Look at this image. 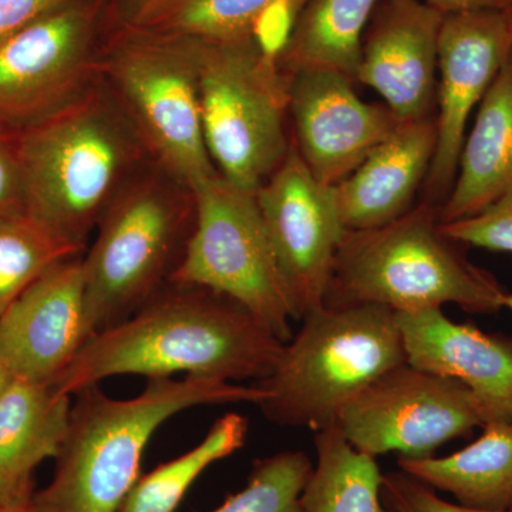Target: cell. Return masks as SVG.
Instances as JSON below:
<instances>
[{
    "label": "cell",
    "instance_id": "16",
    "mask_svg": "<svg viewBox=\"0 0 512 512\" xmlns=\"http://www.w3.org/2000/svg\"><path fill=\"white\" fill-rule=\"evenodd\" d=\"M443 16L423 0H379L367 26L356 82L379 93L402 123L436 116Z\"/></svg>",
    "mask_w": 512,
    "mask_h": 512
},
{
    "label": "cell",
    "instance_id": "2",
    "mask_svg": "<svg viewBox=\"0 0 512 512\" xmlns=\"http://www.w3.org/2000/svg\"><path fill=\"white\" fill-rule=\"evenodd\" d=\"M74 396L55 474L33 495L36 512H119L140 478L151 437L165 421L197 406H258L266 392L256 383L184 376L147 379L131 399H113L99 384Z\"/></svg>",
    "mask_w": 512,
    "mask_h": 512
},
{
    "label": "cell",
    "instance_id": "12",
    "mask_svg": "<svg viewBox=\"0 0 512 512\" xmlns=\"http://www.w3.org/2000/svg\"><path fill=\"white\" fill-rule=\"evenodd\" d=\"M276 259L301 319L325 305L336 256L348 229L335 185L320 183L295 146L255 192Z\"/></svg>",
    "mask_w": 512,
    "mask_h": 512
},
{
    "label": "cell",
    "instance_id": "28",
    "mask_svg": "<svg viewBox=\"0 0 512 512\" xmlns=\"http://www.w3.org/2000/svg\"><path fill=\"white\" fill-rule=\"evenodd\" d=\"M441 231L466 247L512 254V188L477 215L441 224Z\"/></svg>",
    "mask_w": 512,
    "mask_h": 512
},
{
    "label": "cell",
    "instance_id": "25",
    "mask_svg": "<svg viewBox=\"0 0 512 512\" xmlns=\"http://www.w3.org/2000/svg\"><path fill=\"white\" fill-rule=\"evenodd\" d=\"M247 436L248 420L238 413L225 414L198 446L138 478L119 512H175L197 478L242 448Z\"/></svg>",
    "mask_w": 512,
    "mask_h": 512
},
{
    "label": "cell",
    "instance_id": "6",
    "mask_svg": "<svg viewBox=\"0 0 512 512\" xmlns=\"http://www.w3.org/2000/svg\"><path fill=\"white\" fill-rule=\"evenodd\" d=\"M194 212L190 188L153 161L121 188L82 256L93 335L133 315L170 282L190 238Z\"/></svg>",
    "mask_w": 512,
    "mask_h": 512
},
{
    "label": "cell",
    "instance_id": "11",
    "mask_svg": "<svg viewBox=\"0 0 512 512\" xmlns=\"http://www.w3.org/2000/svg\"><path fill=\"white\" fill-rule=\"evenodd\" d=\"M335 424L360 453L421 458L483 427L484 420L464 384L406 362L357 394Z\"/></svg>",
    "mask_w": 512,
    "mask_h": 512
},
{
    "label": "cell",
    "instance_id": "24",
    "mask_svg": "<svg viewBox=\"0 0 512 512\" xmlns=\"http://www.w3.org/2000/svg\"><path fill=\"white\" fill-rule=\"evenodd\" d=\"M276 2L279 0H148L121 26L190 42H238L252 39L256 20ZM296 2L305 5L308 0Z\"/></svg>",
    "mask_w": 512,
    "mask_h": 512
},
{
    "label": "cell",
    "instance_id": "32",
    "mask_svg": "<svg viewBox=\"0 0 512 512\" xmlns=\"http://www.w3.org/2000/svg\"><path fill=\"white\" fill-rule=\"evenodd\" d=\"M423 2L436 9L441 15H450V13L470 12V10H507L512 0H423Z\"/></svg>",
    "mask_w": 512,
    "mask_h": 512
},
{
    "label": "cell",
    "instance_id": "17",
    "mask_svg": "<svg viewBox=\"0 0 512 512\" xmlns=\"http://www.w3.org/2000/svg\"><path fill=\"white\" fill-rule=\"evenodd\" d=\"M409 365L457 380L476 400L484 424L512 423V340L453 322L440 308L396 313Z\"/></svg>",
    "mask_w": 512,
    "mask_h": 512
},
{
    "label": "cell",
    "instance_id": "9",
    "mask_svg": "<svg viewBox=\"0 0 512 512\" xmlns=\"http://www.w3.org/2000/svg\"><path fill=\"white\" fill-rule=\"evenodd\" d=\"M194 225L174 284L210 289L238 302L282 342L292 339V320H301L276 259L254 191L220 174L192 190Z\"/></svg>",
    "mask_w": 512,
    "mask_h": 512
},
{
    "label": "cell",
    "instance_id": "5",
    "mask_svg": "<svg viewBox=\"0 0 512 512\" xmlns=\"http://www.w3.org/2000/svg\"><path fill=\"white\" fill-rule=\"evenodd\" d=\"M301 320L274 370L256 382L272 423L326 429L369 384L407 362L396 312L383 306L323 305Z\"/></svg>",
    "mask_w": 512,
    "mask_h": 512
},
{
    "label": "cell",
    "instance_id": "18",
    "mask_svg": "<svg viewBox=\"0 0 512 512\" xmlns=\"http://www.w3.org/2000/svg\"><path fill=\"white\" fill-rule=\"evenodd\" d=\"M436 144V116L400 123L349 177L335 185L345 228L350 232L380 228L412 210Z\"/></svg>",
    "mask_w": 512,
    "mask_h": 512
},
{
    "label": "cell",
    "instance_id": "35",
    "mask_svg": "<svg viewBox=\"0 0 512 512\" xmlns=\"http://www.w3.org/2000/svg\"><path fill=\"white\" fill-rule=\"evenodd\" d=\"M13 379H15V377L12 376L8 367H6L5 363L0 359V394L5 392L6 387L9 386Z\"/></svg>",
    "mask_w": 512,
    "mask_h": 512
},
{
    "label": "cell",
    "instance_id": "13",
    "mask_svg": "<svg viewBox=\"0 0 512 512\" xmlns=\"http://www.w3.org/2000/svg\"><path fill=\"white\" fill-rule=\"evenodd\" d=\"M511 52L512 19L507 10L443 16L437 46V144L426 178V202L443 204L450 194L468 120Z\"/></svg>",
    "mask_w": 512,
    "mask_h": 512
},
{
    "label": "cell",
    "instance_id": "8",
    "mask_svg": "<svg viewBox=\"0 0 512 512\" xmlns=\"http://www.w3.org/2000/svg\"><path fill=\"white\" fill-rule=\"evenodd\" d=\"M192 43L208 156L222 178L256 192L291 150L288 79L254 39Z\"/></svg>",
    "mask_w": 512,
    "mask_h": 512
},
{
    "label": "cell",
    "instance_id": "26",
    "mask_svg": "<svg viewBox=\"0 0 512 512\" xmlns=\"http://www.w3.org/2000/svg\"><path fill=\"white\" fill-rule=\"evenodd\" d=\"M79 254L32 215L0 221V315L47 269Z\"/></svg>",
    "mask_w": 512,
    "mask_h": 512
},
{
    "label": "cell",
    "instance_id": "15",
    "mask_svg": "<svg viewBox=\"0 0 512 512\" xmlns=\"http://www.w3.org/2000/svg\"><path fill=\"white\" fill-rule=\"evenodd\" d=\"M82 256L37 278L0 315V359L13 377L53 384L92 338Z\"/></svg>",
    "mask_w": 512,
    "mask_h": 512
},
{
    "label": "cell",
    "instance_id": "7",
    "mask_svg": "<svg viewBox=\"0 0 512 512\" xmlns=\"http://www.w3.org/2000/svg\"><path fill=\"white\" fill-rule=\"evenodd\" d=\"M100 76L153 163L191 191L218 174L202 133L194 43L110 28Z\"/></svg>",
    "mask_w": 512,
    "mask_h": 512
},
{
    "label": "cell",
    "instance_id": "33",
    "mask_svg": "<svg viewBox=\"0 0 512 512\" xmlns=\"http://www.w3.org/2000/svg\"><path fill=\"white\" fill-rule=\"evenodd\" d=\"M148 0H109L107 3V19L110 28L124 25L143 8Z\"/></svg>",
    "mask_w": 512,
    "mask_h": 512
},
{
    "label": "cell",
    "instance_id": "37",
    "mask_svg": "<svg viewBox=\"0 0 512 512\" xmlns=\"http://www.w3.org/2000/svg\"><path fill=\"white\" fill-rule=\"evenodd\" d=\"M507 12L510 13L511 19H512V3L510 5V8L507 9Z\"/></svg>",
    "mask_w": 512,
    "mask_h": 512
},
{
    "label": "cell",
    "instance_id": "21",
    "mask_svg": "<svg viewBox=\"0 0 512 512\" xmlns=\"http://www.w3.org/2000/svg\"><path fill=\"white\" fill-rule=\"evenodd\" d=\"M470 446L446 457H399L397 466L476 510L512 511V423L494 421Z\"/></svg>",
    "mask_w": 512,
    "mask_h": 512
},
{
    "label": "cell",
    "instance_id": "1",
    "mask_svg": "<svg viewBox=\"0 0 512 512\" xmlns=\"http://www.w3.org/2000/svg\"><path fill=\"white\" fill-rule=\"evenodd\" d=\"M285 342L254 313L200 286L168 282L133 315L94 333L53 383L74 396L116 376L265 379Z\"/></svg>",
    "mask_w": 512,
    "mask_h": 512
},
{
    "label": "cell",
    "instance_id": "10",
    "mask_svg": "<svg viewBox=\"0 0 512 512\" xmlns=\"http://www.w3.org/2000/svg\"><path fill=\"white\" fill-rule=\"evenodd\" d=\"M107 3L64 6L0 46V127L22 133L39 126L99 86Z\"/></svg>",
    "mask_w": 512,
    "mask_h": 512
},
{
    "label": "cell",
    "instance_id": "29",
    "mask_svg": "<svg viewBox=\"0 0 512 512\" xmlns=\"http://www.w3.org/2000/svg\"><path fill=\"white\" fill-rule=\"evenodd\" d=\"M382 497L394 512H494L448 503L434 488L402 470L383 474Z\"/></svg>",
    "mask_w": 512,
    "mask_h": 512
},
{
    "label": "cell",
    "instance_id": "20",
    "mask_svg": "<svg viewBox=\"0 0 512 512\" xmlns=\"http://www.w3.org/2000/svg\"><path fill=\"white\" fill-rule=\"evenodd\" d=\"M512 188V52L477 107L456 180L439 207L441 224L485 210Z\"/></svg>",
    "mask_w": 512,
    "mask_h": 512
},
{
    "label": "cell",
    "instance_id": "3",
    "mask_svg": "<svg viewBox=\"0 0 512 512\" xmlns=\"http://www.w3.org/2000/svg\"><path fill=\"white\" fill-rule=\"evenodd\" d=\"M18 134L26 212L80 252L121 188L151 161L101 82L63 113Z\"/></svg>",
    "mask_w": 512,
    "mask_h": 512
},
{
    "label": "cell",
    "instance_id": "23",
    "mask_svg": "<svg viewBox=\"0 0 512 512\" xmlns=\"http://www.w3.org/2000/svg\"><path fill=\"white\" fill-rule=\"evenodd\" d=\"M316 456L303 490V512H394L384 504L376 458L360 453L335 423L316 431Z\"/></svg>",
    "mask_w": 512,
    "mask_h": 512
},
{
    "label": "cell",
    "instance_id": "34",
    "mask_svg": "<svg viewBox=\"0 0 512 512\" xmlns=\"http://www.w3.org/2000/svg\"><path fill=\"white\" fill-rule=\"evenodd\" d=\"M0 512H36L33 497L15 503L0 504Z\"/></svg>",
    "mask_w": 512,
    "mask_h": 512
},
{
    "label": "cell",
    "instance_id": "19",
    "mask_svg": "<svg viewBox=\"0 0 512 512\" xmlns=\"http://www.w3.org/2000/svg\"><path fill=\"white\" fill-rule=\"evenodd\" d=\"M70 412L72 397L53 384L15 377L0 394V504L35 495L33 474L59 456Z\"/></svg>",
    "mask_w": 512,
    "mask_h": 512
},
{
    "label": "cell",
    "instance_id": "22",
    "mask_svg": "<svg viewBox=\"0 0 512 512\" xmlns=\"http://www.w3.org/2000/svg\"><path fill=\"white\" fill-rule=\"evenodd\" d=\"M379 0H308L278 64L286 77L301 70H332L356 82L363 39Z\"/></svg>",
    "mask_w": 512,
    "mask_h": 512
},
{
    "label": "cell",
    "instance_id": "27",
    "mask_svg": "<svg viewBox=\"0 0 512 512\" xmlns=\"http://www.w3.org/2000/svg\"><path fill=\"white\" fill-rule=\"evenodd\" d=\"M312 470V460L303 451L258 458L245 488L211 512H303L301 497Z\"/></svg>",
    "mask_w": 512,
    "mask_h": 512
},
{
    "label": "cell",
    "instance_id": "36",
    "mask_svg": "<svg viewBox=\"0 0 512 512\" xmlns=\"http://www.w3.org/2000/svg\"><path fill=\"white\" fill-rule=\"evenodd\" d=\"M504 306L512 312V293L508 292V295L505 296Z\"/></svg>",
    "mask_w": 512,
    "mask_h": 512
},
{
    "label": "cell",
    "instance_id": "4",
    "mask_svg": "<svg viewBox=\"0 0 512 512\" xmlns=\"http://www.w3.org/2000/svg\"><path fill=\"white\" fill-rule=\"evenodd\" d=\"M441 231L439 207L424 201L399 220L346 234L325 305H377L396 313L454 303L470 313L504 309L503 285Z\"/></svg>",
    "mask_w": 512,
    "mask_h": 512
},
{
    "label": "cell",
    "instance_id": "14",
    "mask_svg": "<svg viewBox=\"0 0 512 512\" xmlns=\"http://www.w3.org/2000/svg\"><path fill=\"white\" fill-rule=\"evenodd\" d=\"M286 79L292 143L320 183L345 180L402 123L386 104L360 99L345 74L312 69Z\"/></svg>",
    "mask_w": 512,
    "mask_h": 512
},
{
    "label": "cell",
    "instance_id": "30",
    "mask_svg": "<svg viewBox=\"0 0 512 512\" xmlns=\"http://www.w3.org/2000/svg\"><path fill=\"white\" fill-rule=\"evenodd\" d=\"M26 212V184L19 134L0 127V221Z\"/></svg>",
    "mask_w": 512,
    "mask_h": 512
},
{
    "label": "cell",
    "instance_id": "31",
    "mask_svg": "<svg viewBox=\"0 0 512 512\" xmlns=\"http://www.w3.org/2000/svg\"><path fill=\"white\" fill-rule=\"evenodd\" d=\"M79 0H0V46L37 19Z\"/></svg>",
    "mask_w": 512,
    "mask_h": 512
}]
</instances>
